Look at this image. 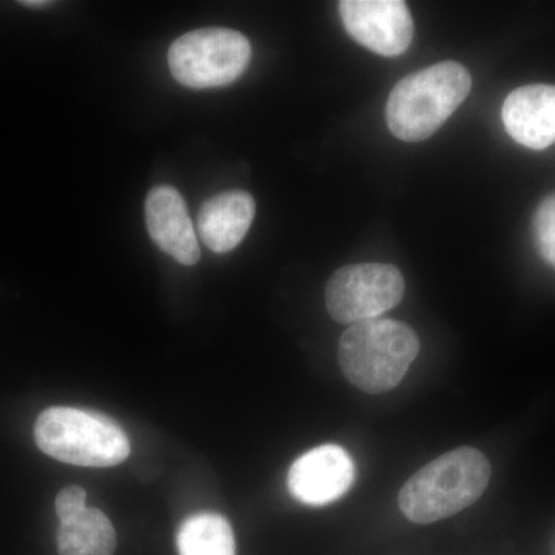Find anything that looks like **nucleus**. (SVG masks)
<instances>
[{"label": "nucleus", "mask_w": 555, "mask_h": 555, "mask_svg": "<svg viewBox=\"0 0 555 555\" xmlns=\"http://www.w3.org/2000/svg\"><path fill=\"white\" fill-rule=\"evenodd\" d=\"M491 480V465L480 451L459 448L414 474L398 495L408 520L434 524L477 502Z\"/></svg>", "instance_id": "f257e3e1"}, {"label": "nucleus", "mask_w": 555, "mask_h": 555, "mask_svg": "<svg viewBox=\"0 0 555 555\" xmlns=\"http://www.w3.org/2000/svg\"><path fill=\"white\" fill-rule=\"evenodd\" d=\"M338 10L346 31L379 56H400L414 39V21L403 0H343Z\"/></svg>", "instance_id": "0eeeda50"}, {"label": "nucleus", "mask_w": 555, "mask_h": 555, "mask_svg": "<svg viewBox=\"0 0 555 555\" xmlns=\"http://www.w3.org/2000/svg\"><path fill=\"white\" fill-rule=\"evenodd\" d=\"M87 492L80 486H67L56 496V513L61 521L78 516L86 509Z\"/></svg>", "instance_id": "2eb2a0df"}, {"label": "nucleus", "mask_w": 555, "mask_h": 555, "mask_svg": "<svg viewBox=\"0 0 555 555\" xmlns=\"http://www.w3.org/2000/svg\"><path fill=\"white\" fill-rule=\"evenodd\" d=\"M420 352L414 328L387 318L346 328L338 361L347 382L367 393H383L400 385Z\"/></svg>", "instance_id": "7ed1b4c3"}, {"label": "nucleus", "mask_w": 555, "mask_h": 555, "mask_svg": "<svg viewBox=\"0 0 555 555\" xmlns=\"http://www.w3.org/2000/svg\"><path fill=\"white\" fill-rule=\"evenodd\" d=\"M255 211V199L241 190L214 196L199 211L201 240L215 254H228L246 238Z\"/></svg>", "instance_id": "9b49d317"}, {"label": "nucleus", "mask_w": 555, "mask_h": 555, "mask_svg": "<svg viewBox=\"0 0 555 555\" xmlns=\"http://www.w3.org/2000/svg\"><path fill=\"white\" fill-rule=\"evenodd\" d=\"M35 440L43 454L75 466H116L130 455L129 437L122 427L89 409H46L36 420Z\"/></svg>", "instance_id": "20e7f679"}, {"label": "nucleus", "mask_w": 555, "mask_h": 555, "mask_svg": "<svg viewBox=\"0 0 555 555\" xmlns=\"http://www.w3.org/2000/svg\"><path fill=\"white\" fill-rule=\"evenodd\" d=\"M24 7H30V9H40V7H47L50 5V2H46V0H31V2H28V0H25V2H21Z\"/></svg>", "instance_id": "dca6fc26"}, {"label": "nucleus", "mask_w": 555, "mask_h": 555, "mask_svg": "<svg viewBox=\"0 0 555 555\" xmlns=\"http://www.w3.org/2000/svg\"><path fill=\"white\" fill-rule=\"evenodd\" d=\"M532 228L540 255L555 268V193L537 208Z\"/></svg>", "instance_id": "4468645a"}, {"label": "nucleus", "mask_w": 555, "mask_h": 555, "mask_svg": "<svg viewBox=\"0 0 555 555\" xmlns=\"http://www.w3.org/2000/svg\"><path fill=\"white\" fill-rule=\"evenodd\" d=\"M356 480L352 456L338 444L310 449L288 470L291 494L302 505L326 506L347 494Z\"/></svg>", "instance_id": "6e6552de"}, {"label": "nucleus", "mask_w": 555, "mask_h": 555, "mask_svg": "<svg viewBox=\"0 0 555 555\" xmlns=\"http://www.w3.org/2000/svg\"><path fill=\"white\" fill-rule=\"evenodd\" d=\"M406 284L390 264H353L338 269L326 286L328 315L341 324L377 320L396 308Z\"/></svg>", "instance_id": "423d86ee"}, {"label": "nucleus", "mask_w": 555, "mask_h": 555, "mask_svg": "<svg viewBox=\"0 0 555 555\" xmlns=\"http://www.w3.org/2000/svg\"><path fill=\"white\" fill-rule=\"evenodd\" d=\"M177 546L179 555H236L232 526L217 513L185 518L178 529Z\"/></svg>", "instance_id": "ddd939ff"}, {"label": "nucleus", "mask_w": 555, "mask_h": 555, "mask_svg": "<svg viewBox=\"0 0 555 555\" xmlns=\"http://www.w3.org/2000/svg\"><path fill=\"white\" fill-rule=\"evenodd\" d=\"M473 79L462 64L440 62L412 73L390 91L386 122L404 142H418L434 133L469 96Z\"/></svg>", "instance_id": "f03ea898"}, {"label": "nucleus", "mask_w": 555, "mask_h": 555, "mask_svg": "<svg viewBox=\"0 0 555 555\" xmlns=\"http://www.w3.org/2000/svg\"><path fill=\"white\" fill-rule=\"evenodd\" d=\"M502 118L507 134L525 147L555 144V86L534 83L514 90L503 104Z\"/></svg>", "instance_id": "9d476101"}, {"label": "nucleus", "mask_w": 555, "mask_h": 555, "mask_svg": "<svg viewBox=\"0 0 555 555\" xmlns=\"http://www.w3.org/2000/svg\"><path fill=\"white\" fill-rule=\"evenodd\" d=\"M250 56V42L240 31L203 28L171 43L169 67L182 86L211 89L235 82L246 72Z\"/></svg>", "instance_id": "39448f33"}, {"label": "nucleus", "mask_w": 555, "mask_h": 555, "mask_svg": "<svg viewBox=\"0 0 555 555\" xmlns=\"http://www.w3.org/2000/svg\"><path fill=\"white\" fill-rule=\"evenodd\" d=\"M116 542L112 521L96 507H86L57 529L60 555H113Z\"/></svg>", "instance_id": "f8f14e48"}, {"label": "nucleus", "mask_w": 555, "mask_h": 555, "mask_svg": "<svg viewBox=\"0 0 555 555\" xmlns=\"http://www.w3.org/2000/svg\"><path fill=\"white\" fill-rule=\"evenodd\" d=\"M145 222L150 238L179 264L195 266L201 250L195 228L181 193L170 185H159L145 201Z\"/></svg>", "instance_id": "1a4fd4ad"}]
</instances>
